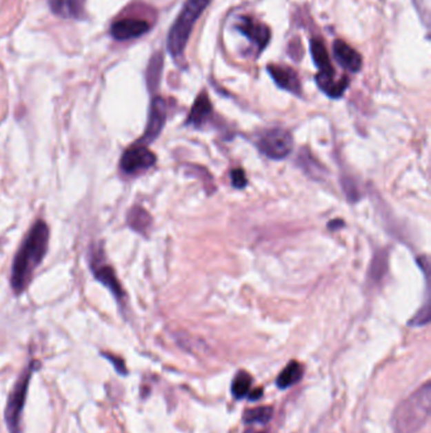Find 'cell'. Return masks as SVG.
Wrapping results in <instances>:
<instances>
[{
    "label": "cell",
    "mask_w": 431,
    "mask_h": 433,
    "mask_svg": "<svg viewBox=\"0 0 431 433\" xmlns=\"http://www.w3.org/2000/svg\"><path fill=\"white\" fill-rule=\"evenodd\" d=\"M53 13L62 18H81L85 0H50Z\"/></svg>",
    "instance_id": "obj_15"
},
{
    "label": "cell",
    "mask_w": 431,
    "mask_h": 433,
    "mask_svg": "<svg viewBox=\"0 0 431 433\" xmlns=\"http://www.w3.org/2000/svg\"><path fill=\"white\" fill-rule=\"evenodd\" d=\"M212 113V102H210V99L208 98V95L203 93L197 97L194 106L190 110L188 124L195 126V127H201L205 122L210 118Z\"/></svg>",
    "instance_id": "obj_14"
},
{
    "label": "cell",
    "mask_w": 431,
    "mask_h": 433,
    "mask_svg": "<svg viewBox=\"0 0 431 433\" xmlns=\"http://www.w3.org/2000/svg\"><path fill=\"white\" fill-rule=\"evenodd\" d=\"M252 387V376L248 372H241L235 375L233 383H232V394L234 395L237 399L248 398Z\"/></svg>",
    "instance_id": "obj_21"
},
{
    "label": "cell",
    "mask_w": 431,
    "mask_h": 433,
    "mask_svg": "<svg viewBox=\"0 0 431 433\" xmlns=\"http://www.w3.org/2000/svg\"><path fill=\"white\" fill-rule=\"evenodd\" d=\"M387 266H388L387 251H379L372 260L371 269H370V273H368V279L372 284H379V281H382L383 276L387 273Z\"/></svg>",
    "instance_id": "obj_20"
},
{
    "label": "cell",
    "mask_w": 431,
    "mask_h": 433,
    "mask_svg": "<svg viewBox=\"0 0 431 433\" xmlns=\"http://www.w3.org/2000/svg\"><path fill=\"white\" fill-rule=\"evenodd\" d=\"M37 364L36 361L30 363V365L24 369V372L19 375L18 380L15 381L14 387L10 390V394L8 396L7 405L4 410V419L10 433H21L23 410L26 405L27 396H28L30 379L37 367Z\"/></svg>",
    "instance_id": "obj_4"
},
{
    "label": "cell",
    "mask_w": 431,
    "mask_h": 433,
    "mask_svg": "<svg viewBox=\"0 0 431 433\" xmlns=\"http://www.w3.org/2000/svg\"><path fill=\"white\" fill-rule=\"evenodd\" d=\"M127 223L129 227L136 231L137 233L147 235V232L151 229L152 217L144 208L136 205L130 208V211L127 214Z\"/></svg>",
    "instance_id": "obj_16"
},
{
    "label": "cell",
    "mask_w": 431,
    "mask_h": 433,
    "mask_svg": "<svg viewBox=\"0 0 431 433\" xmlns=\"http://www.w3.org/2000/svg\"><path fill=\"white\" fill-rule=\"evenodd\" d=\"M210 3L212 0H188L185 3L167 36V48L172 57H181L197 19Z\"/></svg>",
    "instance_id": "obj_3"
},
{
    "label": "cell",
    "mask_w": 431,
    "mask_h": 433,
    "mask_svg": "<svg viewBox=\"0 0 431 433\" xmlns=\"http://www.w3.org/2000/svg\"><path fill=\"white\" fill-rule=\"evenodd\" d=\"M48 243L50 228L45 220H37L24 237L12 264L10 285L15 294H21L30 285L33 273L48 251Z\"/></svg>",
    "instance_id": "obj_1"
},
{
    "label": "cell",
    "mask_w": 431,
    "mask_h": 433,
    "mask_svg": "<svg viewBox=\"0 0 431 433\" xmlns=\"http://www.w3.org/2000/svg\"><path fill=\"white\" fill-rule=\"evenodd\" d=\"M90 260L91 271L95 279L109 289L118 302H123L126 299L124 291L113 267L106 262L104 250L101 247L94 246V249L91 250Z\"/></svg>",
    "instance_id": "obj_6"
},
{
    "label": "cell",
    "mask_w": 431,
    "mask_h": 433,
    "mask_svg": "<svg viewBox=\"0 0 431 433\" xmlns=\"http://www.w3.org/2000/svg\"><path fill=\"white\" fill-rule=\"evenodd\" d=\"M106 356L109 361H112V363H113L117 372H119L121 375H126L127 370H126V366H124V363H123V360H121V358H117L115 356H109V355H106Z\"/></svg>",
    "instance_id": "obj_26"
},
{
    "label": "cell",
    "mask_w": 431,
    "mask_h": 433,
    "mask_svg": "<svg viewBox=\"0 0 431 433\" xmlns=\"http://www.w3.org/2000/svg\"><path fill=\"white\" fill-rule=\"evenodd\" d=\"M430 394L426 383L400 404L392 419L394 433H415L425 425L430 416Z\"/></svg>",
    "instance_id": "obj_2"
},
{
    "label": "cell",
    "mask_w": 431,
    "mask_h": 433,
    "mask_svg": "<svg viewBox=\"0 0 431 433\" xmlns=\"http://www.w3.org/2000/svg\"><path fill=\"white\" fill-rule=\"evenodd\" d=\"M162 65H163V59L162 55L157 53L152 57L150 66L147 70V85L150 88V90H156L159 85V79L162 74Z\"/></svg>",
    "instance_id": "obj_23"
},
{
    "label": "cell",
    "mask_w": 431,
    "mask_h": 433,
    "mask_svg": "<svg viewBox=\"0 0 431 433\" xmlns=\"http://www.w3.org/2000/svg\"><path fill=\"white\" fill-rule=\"evenodd\" d=\"M310 48L314 62L319 68V74L320 75L335 76V71H334L333 65L330 62V57L326 51L324 42L319 38H314V39H311Z\"/></svg>",
    "instance_id": "obj_13"
},
{
    "label": "cell",
    "mask_w": 431,
    "mask_h": 433,
    "mask_svg": "<svg viewBox=\"0 0 431 433\" xmlns=\"http://www.w3.org/2000/svg\"><path fill=\"white\" fill-rule=\"evenodd\" d=\"M317 84L321 90L330 98H341L345 89L348 88V77H343V80L337 81L335 76L317 75Z\"/></svg>",
    "instance_id": "obj_17"
},
{
    "label": "cell",
    "mask_w": 431,
    "mask_h": 433,
    "mask_svg": "<svg viewBox=\"0 0 431 433\" xmlns=\"http://www.w3.org/2000/svg\"><path fill=\"white\" fill-rule=\"evenodd\" d=\"M297 162L303 171L315 180H321L326 175L325 169L312 157L311 152L308 148H303L301 151L299 152Z\"/></svg>",
    "instance_id": "obj_19"
},
{
    "label": "cell",
    "mask_w": 431,
    "mask_h": 433,
    "mask_svg": "<svg viewBox=\"0 0 431 433\" xmlns=\"http://www.w3.org/2000/svg\"><path fill=\"white\" fill-rule=\"evenodd\" d=\"M343 188H344V191H345V194H347V197H348L350 202H357L358 200V198H359L358 189H357L356 184L352 182L350 179H344L343 180Z\"/></svg>",
    "instance_id": "obj_25"
},
{
    "label": "cell",
    "mask_w": 431,
    "mask_h": 433,
    "mask_svg": "<svg viewBox=\"0 0 431 433\" xmlns=\"http://www.w3.org/2000/svg\"><path fill=\"white\" fill-rule=\"evenodd\" d=\"M156 161V155L146 144L137 142L121 155L119 167L123 174L134 176L151 169Z\"/></svg>",
    "instance_id": "obj_7"
},
{
    "label": "cell",
    "mask_w": 431,
    "mask_h": 433,
    "mask_svg": "<svg viewBox=\"0 0 431 433\" xmlns=\"http://www.w3.org/2000/svg\"><path fill=\"white\" fill-rule=\"evenodd\" d=\"M303 365L297 361L288 363V366L280 372V375L276 379V385L281 390H285L288 387H294L296 383H299L303 378Z\"/></svg>",
    "instance_id": "obj_18"
},
{
    "label": "cell",
    "mask_w": 431,
    "mask_h": 433,
    "mask_svg": "<svg viewBox=\"0 0 431 433\" xmlns=\"http://www.w3.org/2000/svg\"><path fill=\"white\" fill-rule=\"evenodd\" d=\"M272 418V408L270 407H257L253 410H247L244 413V422L250 425H265Z\"/></svg>",
    "instance_id": "obj_22"
},
{
    "label": "cell",
    "mask_w": 431,
    "mask_h": 433,
    "mask_svg": "<svg viewBox=\"0 0 431 433\" xmlns=\"http://www.w3.org/2000/svg\"><path fill=\"white\" fill-rule=\"evenodd\" d=\"M268 73L272 76L274 83L280 86L283 90L290 91L295 95L301 94V83L300 79L292 68L286 66H279V65H270Z\"/></svg>",
    "instance_id": "obj_12"
},
{
    "label": "cell",
    "mask_w": 431,
    "mask_h": 433,
    "mask_svg": "<svg viewBox=\"0 0 431 433\" xmlns=\"http://www.w3.org/2000/svg\"><path fill=\"white\" fill-rule=\"evenodd\" d=\"M257 147L268 159H286L294 148V139L285 129H267L258 136Z\"/></svg>",
    "instance_id": "obj_5"
},
{
    "label": "cell",
    "mask_w": 431,
    "mask_h": 433,
    "mask_svg": "<svg viewBox=\"0 0 431 433\" xmlns=\"http://www.w3.org/2000/svg\"><path fill=\"white\" fill-rule=\"evenodd\" d=\"M235 28L257 46L259 52L265 50V46L270 42V30L263 23L258 22L250 17H239Z\"/></svg>",
    "instance_id": "obj_9"
},
{
    "label": "cell",
    "mask_w": 431,
    "mask_h": 433,
    "mask_svg": "<svg viewBox=\"0 0 431 433\" xmlns=\"http://www.w3.org/2000/svg\"><path fill=\"white\" fill-rule=\"evenodd\" d=\"M333 52L335 60L338 61V64L341 65V68L352 71V73H358L362 68L361 55L357 52L353 47L345 44L344 41L337 39L334 42Z\"/></svg>",
    "instance_id": "obj_11"
},
{
    "label": "cell",
    "mask_w": 431,
    "mask_h": 433,
    "mask_svg": "<svg viewBox=\"0 0 431 433\" xmlns=\"http://www.w3.org/2000/svg\"><path fill=\"white\" fill-rule=\"evenodd\" d=\"M245 433H265V432H259V431H254V430H250V431H247Z\"/></svg>",
    "instance_id": "obj_27"
},
{
    "label": "cell",
    "mask_w": 431,
    "mask_h": 433,
    "mask_svg": "<svg viewBox=\"0 0 431 433\" xmlns=\"http://www.w3.org/2000/svg\"><path fill=\"white\" fill-rule=\"evenodd\" d=\"M150 23L143 19L126 18L113 23L110 33L117 41H129L143 36L144 33L150 30Z\"/></svg>",
    "instance_id": "obj_10"
},
{
    "label": "cell",
    "mask_w": 431,
    "mask_h": 433,
    "mask_svg": "<svg viewBox=\"0 0 431 433\" xmlns=\"http://www.w3.org/2000/svg\"><path fill=\"white\" fill-rule=\"evenodd\" d=\"M167 119V106L166 102L159 97H156L151 102L150 106V114H148V122L147 127L144 131L143 137L138 141L139 144H147L153 142L162 129L165 127Z\"/></svg>",
    "instance_id": "obj_8"
},
{
    "label": "cell",
    "mask_w": 431,
    "mask_h": 433,
    "mask_svg": "<svg viewBox=\"0 0 431 433\" xmlns=\"http://www.w3.org/2000/svg\"><path fill=\"white\" fill-rule=\"evenodd\" d=\"M247 182H248V180H247L245 174H244L242 169H235V170L232 171V184H233L234 188L242 189L247 185Z\"/></svg>",
    "instance_id": "obj_24"
}]
</instances>
